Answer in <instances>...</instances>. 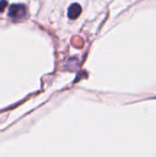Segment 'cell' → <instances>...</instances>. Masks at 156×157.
I'll use <instances>...</instances> for the list:
<instances>
[{"instance_id":"cell-1","label":"cell","mask_w":156,"mask_h":157,"mask_svg":"<svg viewBox=\"0 0 156 157\" xmlns=\"http://www.w3.org/2000/svg\"><path fill=\"white\" fill-rule=\"evenodd\" d=\"M8 16L15 19H21L26 16V7L21 4H14L9 6Z\"/></svg>"},{"instance_id":"cell-2","label":"cell","mask_w":156,"mask_h":157,"mask_svg":"<svg viewBox=\"0 0 156 157\" xmlns=\"http://www.w3.org/2000/svg\"><path fill=\"white\" fill-rule=\"evenodd\" d=\"M81 12H82L81 6L77 3H74V4L71 5L68 9V17L71 19H74L80 16Z\"/></svg>"},{"instance_id":"cell-3","label":"cell","mask_w":156,"mask_h":157,"mask_svg":"<svg viewBox=\"0 0 156 157\" xmlns=\"http://www.w3.org/2000/svg\"><path fill=\"white\" fill-rule=\"evenodd\" d=\"M6 5H7V3H6V0H2V1H0V11H2V10L6 6Z\"/></svg>"}]
</instances>
